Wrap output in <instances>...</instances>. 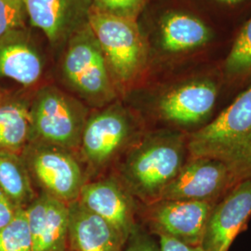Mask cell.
<instances>
[{"instance_id": "obj_1", "label": "cell", "mask_w": 251, "mask_h": 251, "mask_svg": "<svg viewBox=\"0 0 251 251\" xmlns=\"http://www.w3.org/2000/svg\"><path fill=\"white\" fill-rule=\"evenodd\" d=\"M163 79L137 87L147 91L142 109L136 111L144 123L190 135L209 123L219 113L222 94L228 89L220 67L167 73ZM142 84V85H143Z\"/></svg>"}, {"instance_id": "obj_2", "label": "cell", "mask_w": 251, "mask_h": 251, "mask_svg": "<svg viewBox=\"0 0 251 251\" xmlns=\"http://www.w3.org/2000/svg\"><path fill=\"white\" fill-rule=\"evenodd\" d=\"M137 22L149 56L144 81L178 71L215 40L211 25L180 0H151Z\"/></svg>"}, {"instance_id": "obj_3", "label": "cell", "mask_w": 251, "mask_h": 251, "mask_svg": "<svg viewBox=\"0 0 251 251\" xmlns=\"http://www.w3.org/2000/svg\"><path fill=\"white\" fill-rule=\"evenodd\" d=\"M189 135L170 128H147L126 152L123 184L142 204L159 200L189 155Z\"/></svg>"}, {"instance_id": "obj_4", "label": "cell", "mask_w": 251, "mask_h": 251, "mask_svg": "<svg viewBox=\"0 0 251 251\" xmlns=\"http://www.w3.org/2000/svg\"><path fill=\"white\" fill-rule=\"evenodd\" d=\"M189 153L223 162L239 180L251 179V84L201 129L189 135Z\"/></svg>"}, {"instance_id": "obj_5", "label": "cell", "mask_w": 251, "mask_h": 251, "mask_svg": "<svg viewBox=\"0 0 251 251\" xmlns=\"http://www.w3.org/2000/svg\"><path fill=\"white\" fill-rule=\"evenodd\" d=\"M54 61L65 86L83 103L101 108L117 100L119 92L90 25L71 36Z\"/></svg>"}, {"instance_id": "obj_6", "label": "cell", "mask_w": 251, "mask_h": 251, "mask_svg": "<svg viewBox=\"0 0 251 251\" xmlns=\"http://www.w3.org/2000/svg\"><path fill=\"white\" fill-rule=\"evenodd\" d=\"M89 25L119 94L128 93L140 86L148 73L149 56L137 20L91 11Z\"/></svg>"}, {"instance_id": "obj_7", "label": "cell", "mask_w": 251, "mask_h": 251, "mask_svg": "<svg viewBox=\"0 0 251 251\" xmlns=\"http://www.w3.org/2000/svg\"><path fill=\"white\" fill-rule=\"evenodd\" d=\"M147 128L134 109L117 100L88 117L81 137L83 155L91 166L102 167L134 145Z\"/></svg>"}, {"instance_id": "obj_8", "label": "cell", "mask_w": 251, "mask_h": 251, "mask_svg": "<svg viewBox=\"0 0 251 251\" xmlns=\"http://www.w3.org/2000/svg\"><path fill=\"white\" fill-rule=\"evenodd\" d=\"M87 115L85 103L52 84L39 87L31 101L33 132L44 144L66 150L80 144Z\"/></svg>"}, {"instance_id": "obj_9", "label": "cell", "mask_w": 251, "mask_h": 251, "mask_svg": "<svg viewBox=\"0 0 251 251\" xmlns=\"http://www.w3.org/2000/svg\"><path fill=\"white\" fill-rule=\"evenodd\" d=\"M214 205L160 199L149 204L140 203L138 217L142 220L141 225L152 235H164L190 246H201Z\"/></svg>"}, {"instance_id": "obj_10", "label": "cell", "mask_w": 251, "mask_h": 251, "mask_svg": "<svg viewBox=\"0 0 251 251\" xmlns=\"http://www.w3.org/2000/svg\"><path fill=\"white\" fill-rule=\"evenodd\" d=\"M53 53L45 37L30 25L0 39V78L25 89L41 86Z\"/></svg>"}, {"instance_id": "obj_11", "label": "cell", "mask_w": 251, "mask_h": 251, "mask_svg": "<svg viewBox=\"0 0 251 251\" xmlns=\"http://www.w3.org/2000/svg\"><path fill=\"white\" fill-rule=\"evenodd\" d=\"M241 180L223 162L189 155L160 199L216 204ZM159 199V200H160Z\"/></svg>"}, {"instance_id": "obj_12", "label": "cell", "mask_w": 251, "mask_h": 251, "mask_svg": "<svg viewBox=\"0 0 251 251\" xmlns=\"http://www.w3.org/2000/svg\"><path fill=\"white\" fill-rule=\"evenodd\" d=\"M29 25L45 37L54 58L73 35L89 25L92 0H24Z\"/></svg>"}, {"instance_id": "obj_13", "label": "cell", "mask_w": 251, "mask_h": 251, "mask_svg": "<svg viewBox=\"0 0 251 251\" xmlns=\"http://www.w3.org/2000/svg\"><path fill=\"white\" fill-rule=\"evenodd\" d=\"M251 220V179L239 181L212 207L201 247L205 251H229Z\"/></svg>"}, {"instance_id": "obj_14", "label": "cell", "mask_w": 251, "mask_h": 251, "mask_svg": "<svg viewBox=\"0 0 251 251\" xmlns=\"http://www.w3.org/2000/svg\"><path fill=\"white\" fill-rule=\"evenodd\" d=\"M29 169L44 192L69 204L77 200L85 184L80 166L68 150L50 144L30 153Z\"/></svg>"}, {"instance_id": "obj_15", "label": "cell", "mask_w": 251, "mask_h": 251, "mask_svg": "<svg viewBox=\"0 0 251 251\" xmlns=\"http://www.w3.org/2000/svg\"><path fill=\"white\" fill-rule=\"evenodd\" d=\"M77 200L113 225L126 240L139 225L138 201L123 183L108 179L85 183Z\"/></svg>"}, {"instance_id": "obj_16", "label": "cell", "mask_w": 251, "mask_h": 251, "mask_svg": "<svg viewBox=\"0 0 251 251\" xmlns=\"http://www.w3.org/2000/svg\"><path fill=\"white\" fill-rule=\"evenodd\" d=\"M33 251H69L68 204L43 192L25 207Z\"/></svg>"}, {"instance_id": "obj_17", "label": "cell", "mask_w": 251, "mask_h": 251, "mask_svg": "<svg viewBox=\"0 0 251 251\" xmlns=\"http://www.w3.org/2000/svg\"><path fill=\"white\" fill-rule=\"evenodd\" d=\"M69 207V251H123L126 240L117 229L78 200Z\"/></svg>"}, {"instance_id": "obj_18", "label": "cell", "mask_w": 251, "mask_h": 251, "mask_svg": "<svg viewBox=\"0 0 251 251\" xmlns=\"http://www.w3.org/2000/svg\"><path fill=\"white\" fill-rule=\"evenodd\" d=\"M31 101L0 94V152L17 151L33 133Z\"/></svg>"}, {"instance_id": "obj_19", "label": "cell", "mask_w": 251, "mask_h": 251, "mask_svg": "<svg viewBox=\"0 0 251 251\" xmlns=\"http://www.w3.org/2000/svg\"><path fill=\"white\" fill-rule=\"evenodd\" d=\"M0 189L17 207H26L35 198L29 171L14 152H0Z\"/></svg>"}, {"instance_id": "obj_20", "label": "cell", "mask_w": 251, "mask_h": 251, "mask_svg": "<svg viewBox=\"0 0 251 251\" xmlns=\"http://www.w3.org/2000/svg\"><path fill=\"white\" fill-rule=\"evenodd\" d=\"M220 69L228 88L243 86L251 80V17L235 37Z\"/></svg>"}, {"instance_id": "obj_21", "label": "cell", "mask_w": 251, "mask_h": 251, "mask_svg": "<svg viewBox=\"0 0 251 251\" xmlns=\"http://www.w3.org/2000/svg\"><path fill=\"white\" fill-rule=\"evenodd\" d=\"M0 251H33V241L24 207L0 231Z\"/></svg>"}, {"instance_id": "obj_22", "label": "cell", "mask_w": 251, "mask_h": 251, "mask_svg": "<svg viewBox=\"0 0 251 251\" xmlns=\"http://www.w3.org/2000/svg\"><path fill=\"white\" fill-rule=\"evenodd\" d=\"M151 0H92L91 11L137 20Z\"/></svg>"}, {"instance_id": "obj_23", "label": "cell", "mask_w": 251, "mask_h": 251, "mask_svg": "<svg viewBox=\"0 0 251 251\" xmlns=\"http://www.w3.org/2000/svg\"><path fill=\"white\" fill-rule=\"evenodd\" d=\"M28 25L24 0H0V39Z\"/></svg>"}, {"instance_id": "obj_24", "label": "cell", "mask_w": 251, "mask_h": 251, "mask_svg": "<svg viewBox=\"0 0 251 251\" xmlns=\"http://www.w3.org/2000/svg\"><path fill=\"white\" fill-rule=\"evenodd\" d=\"M123 251H161L159 242L143 225H137L128 236Z\"/></svg>"}, {"instance_id": "obj_25", "label": "cell", "mask_w": 251, "mask_h": 251, "mask_svg": "<svg viewBox=\"0 0 251 251\" xmlns=\"http://www.w3.org/2000/svg\"><path fill=\"white\" fill-rule=\"evenodd\" d=\"M18 208L0 189V231L12 221Z\"/></svg>"}, {"instance_id": "obj_26", "label": "cell", "mask_w": 251, "mask_h": 251, "mask_svg": "<svg viewBox=\"0 0 251 251\" xmlns=\"http://www.w3.org/2000/svg\"><path fill=\"white\" fill-rule=\"evenodd\" d=\"M157 237L161 251H205L201 246H190L164 235Z\"/></svg>"}, {"instance_id": "obj_27", "label": "cell", "mask_w": 251, "mask_h": 251, "mask_svg": "<svg viewBox=\"0 0 251 251\" xmlns=\"http://www.w3.org/2000/svg\"><path fill=\"white\" fill-rule=\"evenodd\" d=\"M216 4L222 5V6H226V7H235L238 5H241L244 2L248 0H211Z\"/></svg>"}]
</instances>
